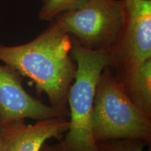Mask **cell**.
I'll return each instance as SVG.
<instances>
[{
  "label": "cell",
  "mask_w": 151,
  "mask_h": 151,
  "mask_svg": "<svg viewBox=\"0 0 151 151\" xmlns=\"http://www.w3.org/2000/svg\"><path fill=\"white\" fill-rule=\"evenodd\" d=\"M42 1H43V0H42Z\"/></svg>",
  "instance_id": "4fadbf2b"
},
{
  "label": "cell",
  "mask_w": 151,
  "mask_h": 151,
  "mask_svg": "<svg viewBox=\"0 0 151 151\" xmlns=\"http://www.w3.org/2000/svg\"><path fill=\"white\" fill-rule=\"evenodd\" d=\"M0 151H3V149H2V145H1V136H0Z\"/></svg>",
  "instance_id": "7c38bea8"
},
{
  "label": "cell",
  "mask_w": 151,
  "mask_h": 151,
  "mask_svg": "<svg viewBox=\"0 0 151 151\" xmlns=\"http://www.w3.org/2000/svg\"><path fill=\"white\" fill-rule=\"evenodd\" d=\"M69 128V120L55 117L27 124L24 119L0 123V136L3 151H39L48 139L61 140Z\"/></svg>",
  "instance_id": "52a82bcc"
},
{
  "label": "cell",
  "mask_w": 151,
  "mask_h": 151,
  "mask_svg": "<svg viewBox=\"0 0 151 151\" xmlns=\"http://www.w3.org/2000/svg\"><path fill=\"white\" fill-rule=\"evenodd\" d=\"M113 72L132 102L151 118V59L130 69Z\"/></svg>",
  "instance_id": "ba28073f"
},
{
  "label": "cell",
  "mask_w": 151,
  "mask_h": 151,
  "mask_svg": "<svg viewBox=\"0 0 151 151\" xmlns=\"http://www.w3.org/2000/svg\"><path fill=\"white\" fill-rule=\"evenodd\" d=\"M125 8V0H88L79 9L63 13L53 20L83 46L111 52L123 27Z\"/></svg>",
  "instance_id": "277c9868"
},
{
  "label": "cell",
  "mask_w": 151,
  "mask_h": 151,
  "mask_svg": "<svg viewBox=\"0 0 151 151\" xmlns=\"http://www.w3.org/2000/svg\"><path fill=\"white\" fill-rule=\"evenodd\" d=\"M92 129L96 142L139 139L150 145L151 118L128 97L109 66L96 86Z\"/></svg>",
  "instance_id": "3957f363"
},
{
  "label": "cell",
  "mask_w": 151,
  "mask_h": 151,
  "mask_svg": "<svg viewBox=\"0 0 151 151\" xmlns=\"http://www.w3.org/2000/svg\"><path fill=\"white\" fill-rule=\"evenodd\" d=\"M22 80L23 76L11 66L0 65V123L17 119L65 118L50 105L28 93Z\"/></svg>",
  "instance_id": "8992f818"
},
{
  "label": "cell",
  "mask_w": 151,
  "mask_h": 151,
  "mask_svg": "<svg viewBox=\"0 0 151 151\" xmlns=\"http://www.w3.org/2000/svg\"><path fill=\"white\" fill-rule=\"evenodd\" d=\"M71 49V36L52 20L29 42L18 46L0 44V61L31 79L37 92L46 94L50 106L67 118L68 94L77 69Z\"/></svg>",
  "instance_id": "6da1fadb"
},
{
  "label": "cell",
  "mask_w": 151,
  "mask_h": 151,
  "mask_svg": "<svg viewBox=\"0 0 151 151\" xmlns=\"http://www.w3.org/2000/svg\"><path fill=\"white\" fill-rule=\"evenodd\" d=\"M71 39L77 69L68 94L69 128L58 144L63 151H99L92 133V111L98 79L110 65L111 52L90 50L73 36Z\"/></svg>",
  "instance_id": "7a4b0ae2"
},
{
  "label": "cell",
  "mask_w": 151,
  "mask_h": 151,
  "mask_svg": "<svg viewBox=\"0 0 151 151\" xmlns=\"http://www.w3.org/2000/svg\"><path fill=\"white\" fill-rule=\"evenodd\" d=\"M99 151H143L146 141L139 139H111L97 142Z\"/></svg>",
  "instance_id": "30bf717a"
},
{
  "label": "cell",
  "mask_w": 151,
  "mask_h": 151,
  "mask_svg": "<svg viewBox=\"0 0 151 151\" xmlns=\"http://www.w3.org/2000/svg\"><path fill=\"white\" fill-rule=\"evenodd\" d=\"M125 18L109 67L124 70L151 59V0H125Z\"/></svg>",
  "instance_id": "5b68a950"
},
{
  "label": "cell",
  "mask_w": 151,
  "mask_h": 151,
  "mask_svg": "<svg viewBox=\"0 0 151 151\" xmlns=\"http://www.w3.org/2000/svg\"><path fill=\"white\" fill-rule=\"evenodd\" d=\"M39 151H63L60 148L59 145L57 143L55 145H50L49 143L46 141L41 146V148Z\"/></svg>",
  "instance_id": "8fae6325"
},
{
  "label": "cell",
  "mask_w": 151,
  "mask_h": 151,
  "mask_svg": "<svg viewBox=\"0 0 151 151\" xmlns=\"http://www.w3.org/2000/svg\"><path fill=\"white\" fill-rule=\"evenodd\" d=\"M88 0H43L38 18L43 21L53 20L57 16L83 6Z\"/></svg>",
  "instance_id": "9c48e42d"
}]
</instances>
